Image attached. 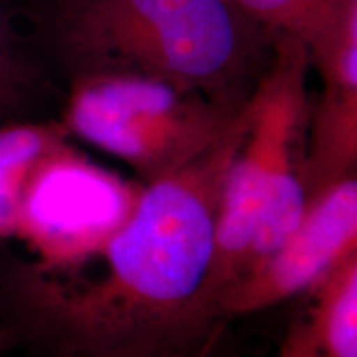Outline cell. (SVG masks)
Returning <instances> with one entry per match:
<instances>
[{
  "mask_svg": "<svg viewBox=\"0 0 357 357\" xmlns=\"http://www.w3.org/2000/svg\"><path fill=\"white\" fill-rule=\"evenodd\" d=\"M321 93L311 102L303 184L307 197L357 167V6L306 45Z\"/></svg>",
  "mask_w": 357,
  "mask_h": 357,
  "instance_id": "cell-7",
  "label": "cell"
},
{
  "mask_svg": "<svg viewBox=\"0 0 357 357\" xmlns=\"http://www.w3.org/2000/svg\"><path fill=\"white\" fill-rule=\"evenodd\" d=\"M236 7L273 37L284 33L311 43L341 19L357 0H234Z\"/></svg>",
  "mask_w": 357,
  "mask_h": 357,
  "instance_id": "cell-10",
  "label": "cell"
},
{
  "mask_svg": "<svg viewBox=\"0 0 357 357\" xmlns=\"http://www.w3.org/2000/svg\"><path fill=\"white\" fill-rule=\"evenodd\" d=\"M7 339H8V331L3 326V318H2V298H0V351L3 349L7 344Z\"/></svg>",
  "mask_w": 357,
  "mask_h": 357,
  "instance_id": "cell-15",
  "label": "cell"
},
{
  "mask_svg": "<svg viewBox=\"0 0 357 357\" xmlns=\"http://www.w3.org/2000/svg\"><path fill=\"white\" fill-rule=\"evenodd\" d=\"M310 68V53L300 38L271 37L270 60L248 98L247 131L222 187L215 248L200 300V314L211 326L220 324L213 319V305L242 271L261 205L306 192L301 171L311 114Z\"/></svg>",
  "mask_w": 357,
  "mask_h": 357,
  "instance_id": "cell-3",
  "label": "cell"
},
{
  "mask_svg": "<svg viewBox=\"0 0 357 357\" xmlns=\"http://www.w3.org/2000/svg\"><path fill=\"white\" fill-rule=\"evenodd\" d=\"M248 124L231 128L184 167L142 184L126 222L91 265L71 275L29 263L10 283L17 326L53 357L136 342H197L218 334L200 314L223 181Z\"/></svg>",
  "mask_w": 357,
  "mask_h": 357,
  "instance_id": "cell-1",
  "label": "cell"
},
{
  "mask_svg": "<svg viewBox=\"0 0 357 357\" xmlns=\"http://www.w3.org/2000/svg\"><path fill=\"white\" fill-rule=\"evenodd\" d=\"M70 75L129 71L243 106L271 37L234 0H83L43 17Z\"/></svg>",
  "mask_w": 357,
  "mask_h": 357,
  "instance_id": "cell-2",
  "label": "cell"
},
{
  "mask_svg": "<svg viewBox=\"0 0 357 357\" xmlns=\"http://www.w3.org/2000/svg\"><path fill=\"white\" fill-rule=\"evenodd\" d=\"M0 78L30 96L38 79V71L25 52L3 0H0Z\"/></svg>",
  "mask_w": 357,
  "mask_h": 357,
  "instance_id": "cell-11",
  "label": "cell"
},
{
  "mask_svg": "<svg viewBox=\"0 0 357 357\" xmlns=\"http://www.w3.org/2000/svg\"><path fill=\"white\" fill-rule=\"evenodd\" d=\"M79 2H83V0H35V3L38 6L40 19L68 10V8L78 6Z\"/></svg>",
  "mask_w": 357,
  "mask_h": 357,
  "instance_id": "cell-14",
  "label": "cell"
},
{
  "mask_svg": "<svg viewBox=\"0 0 357 357\" xmlns=\"http://www.w3.org/2000/svg\"><path fill=\"white\" fill-rule=\"evenodd\" d=\"M301 296L275 357H357V252Z\"/></svg>",
  "mask_w": 357,
  "mask_h": 357,
  "instance_id": "cell-8",
  "label": "cell"
},
{
  "mask_svg": "<svg viewBox=\"0 0 357 357\" xmlns=\"http://www.w3.org/2000/svg\"><path fill=\"white\" fill-rule=\"evenodd\" d=\"M70 137L61 121H0V240L15 236L20 195L30 172Z\"/></svg>",
  "mask_w": 357,
  "mask_h": 357,
  "instance_id": "cell-9",
  "label": "cell"
},
{
  "mask_svg": "<svg viewBox=\"0 0 357 357\" xmlns=\"http://www.w3.org/2000/svg\"><path fill=\"white\" fill-rule=\"evenodd\" d=\"M357 252V177L306 200L301 220L278 248L229 284L213 305L217 323L301 296L346 257Z\"/></svg>",
  "mask_w": 357,
  "mask_h": 357,
  "instance_id": "cell-6",
  "label": "cell"
},
{
  "mask_svg": "<svg viewBox=\"0 0 357 357\" xmlns=\"http://www.w3.org/2000/svg\"><path fill=\"white\" fill-rule=\"evenodd\" d=\"M29 93L0 78V121L19 119V114L29 101Z\"/></svg>",
  "mask_w": 357,
  "mask_h": 357,
  "instance_id": "cell-13",
  "label": "cell"
},
{
  "mask_svg": "<svg viewBox=\"0 0 357 357\" xmlns=\"http://www.w3.org/2000/svg\"><path fill=\"white\" fill-rule=\"evenodd\" d=\"M243 106L129 71H86L71 75L61 123L149 184L215 144Z\"/></svg>",
  "mask_w": 357,
  "mask_h": 357,
  "instance_id": "cell-4",
  "label": "cell"
},
{
  "mask_svg": "<svg viewBox=\"0 0 357 357\" xmlns=\"http://www.w3.org/2000/svg\"><path fill=\"white\" fill-rule=\"evenodd\" d=\"M142 189L100 166L70 139L48 153L26 178L15 236L30 266L71 275L91 265L132 212Z\"/></svg>",
  "mask_w": 357,
  "mask_h": 357,
  "instance_id": "cell-5",
  "label": "cell"
},
{
  "mask_svg": "<svg viewBox=\"0 0 357 357\" xmlns=\"http://www.w3.org/2000/svg\"><path fill=\"white\" fill-rule=\"evenodd\" d=\"M217 336L197 342H136V344L118 346L111 349L77 352V354L56 357H208Z\"/></svg>",
  "mask_w": 357,
  "mask_h": 357,
  "instance_id": "cell-12",
  "label": "cell"
}]
</instances>
